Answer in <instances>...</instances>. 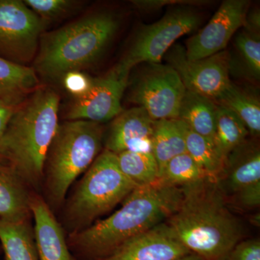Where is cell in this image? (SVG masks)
<instances>
[{
    "label": "cell",
    "instance_id": "cell-20",
    "mask_svg": "<svg viewBox=\"0 0 260 260\" xmlns=\"http://www.w3.org/2000/svg\"><path fill=\"white\" fill-rule=\"evenodd\" d=\"M186 152L184 123L179 119L156 121L152 138V153L158 164L159 177L171 159Z\"/></svg>",
    "mask_w": 260,
    "mask_h": 260
},
{
    "label": "cell",
    "instance_id": "cell-16",
    "mask_svg": "<svg viewBox=\"0 0 260 260\" xmlns=\"http://www.w3.org/2000/svg\"><path fill=\"white\" fill-rule=\"evenodd\" d=\"M217 182L224 193L230 191L233 194L246 186L260 182L258 145L246 140L229 154Z\"/></svg>",
    "mask_w": 260,
    "mask_h": 260
},
{
    "label": "cell",
    "instance_id": "cell-26",
    "mask_svg": "<svg viewBox=\"0 0 260 260\" xmlns=\"http://www.w3.org/2000/svg\"><path fill=\"white\" fill-rule=\"evenodd\" d=\"M208 178L194 159L184 153L171 159L160 173L159 180L169 185H190Z\"/></svg>",
    "mask_w": 260,
    "mask_h": 260
},
{
    "label": "cell",
    "instance_id": "cell-29",
    "mask_svg": "<svg viewBox=\"0 0 260 260\" xmlns=\"http://www.w3.org/2000/svg\"><path fill=\"white\" fill-rule=\"evenodd\" d=\"M64 88L75 99L83 96L91 85L92 78L80 71H71L63 75Z\"/></svg>",
    "mask_w": 260,
    "mask_h": 260
},
{
    "label": "cell",
    "instance_id": "cell-33",
    "mask_svg": "<svg viewBox=\"0 0 260 260\" xmlns=\"http://www.w3.org/2000/svg\"><path fill=\"white\" fill-rule=\"evenodd\" d=\"M16 107L0 100V141Z\"/></svg>",
    "mask_w": 260,
    "mask_h": 260
},
{
    "label": "cell",
    "instance_id": "cell-5",
    "mask_svg": "<svg viewBox=\"0 0 260 260\" xmlns=\"http://www.w3.org/2000/svg\"><path fill=\"white\" fill-rule=\"evenodd\" d=\"M103 138L99 123L70 120L59 124L48 151L43 180L51 203L64 201L70 186L99 156Z\"/></svg>",
    "mask_w": 260,
    "mask_h": 260
},
{
    "label": "cell",
    "instance_id": "cell-12",
    "mask_svg": "<svg viewBox=\"0 0 260 260\" xmlns=\"http://www.w3.org/2000/svg\"><path fill=\"white\" fill-rule=\"evenodd\" d=\"M249 1L223 2L209 23L186 42V56L198 60L224 51L233 36L245 24Z\"/></svg>",
    "mask_w": 260,
    "mask_h": 260
},
{
    "label": "cell",
    "instance_id": "cell-27",
    "mask_svg": "<svg viewBox=\"0 0 260 260\" xmlns=\"http://www.w3.org/2000/svg\"><path fill=\"white\" fill-rule=\"evenodd\" d=\"M236 46L251 75L259 79L260 75L259 34L244 30L236 37Z\"/></svg>",
    "mask_w": 260,
    "mask_h": 260
},
{
    "label": "cell",
    "instance_id": "cell-21",
    "mask_svg": "<svg viewBox=\"0 0 260 260\" xmlns=\"http://www.w3.org/2000/svg\"><path fill=\"white\" fill-rule=\"evenodd\" d=\"M0 242L6 260H39L34 230L28 220L0 219Z\"/></svg>",
    "mask_w": 260,
    "mask_h": 260
},
{
    "label": "cell",
    "instance_id": "cell-32",
    "mask_svg": "<svg viewBox=\"0 0 260 260\" xmlns=\"http://www.w3.org/2000/svg\"><path fill=\"white\" fill-rule=\"evenodd\" d=\"M133 4L140 10H155L160 9L162 7L168 5H200L205 4V2L201 1H172V0H140V1H133Z\"/></svg>",
    "mask_w": 260,
    "mask_h": 260
},
{
    "label": "cell",
    "instance_id": "cell-7",
    "mask_svg": "<svg viewBox=\"0 0 260 260\" xmlns=\"http://www.w3.org/2000/svg\"><path fill=\"white\" fill-rule=\"evenodd\" d=\"M130 90V99L155 121L178 119L186 88L177 72L169 64L147 63Z\"/></svg>",
    "mask_w": 260,
    "mask_h": 260
},
{
    "label": "cell",
    "instance_id": "cell-35",
    "mask_svg": "<svg viewBox=\"0 0 260 260\" xmlns=\"http://www.w3.org/2000/svg\"><path fill=\"white\" fill-rule=\"evenodd\" d=\"M177 260H205L203 258H202L201 256L197 255L195 254H190L189 255L184 256V257L180 258V259Z\"/></svg>",
    "mask_w": 260,
    "mask_h": 260
},
{
    "label": "cell",
    "instance_id": "cell-14",
    "mask_svg": "<svg viewBox=\"0 0 260 260\" xmlns=\"http://www.w3.org/2000/svg\"><path fill=\"white\" fill-rule=\"evenodd\" d=\"M155 122L142 107L121 112L112 121L106 140V150L116 155L124 151L152 153Z\"/></svg>",
    "mask_w": 260,
    "mask_h": 260
},
{
    "label": "cell",
    "instance_id": "cell-30",
    "mask_svg": "<svg viewBox=\"0 0 260 260\" xmlns=\"http://www.w3.org/2000/svg\"><path fill=\"white\" fill-rule=\"evenodd\" d=\"M224 260H260L259 239H248L238 242Z\"/></svg>",
    "mask_w": 260,
    "mask_h": 260
},
{
    "label": "cell",
    "instance_id": "cell-28",
    "mask_svg": "<svg viewBox=\"0 0 260 260\" xmlns=\"http://www.w3.org/2000/svg\"><path fill=\"white\" fill-rule=\"evenodd\" d=\"M24 3L42 20H54L68 14L78 3L70 0H25Z\"/></svg>",
    "mask_w": 260,
    "mask_h": 260
},
{
    "label": "cell",
    "instance_id": "cell-13",
    "mask_svg": "<svg viewBox=\"0 0 260 260\" xmlns=\"http://www.w3.org/2000/svg\"><path fill=\"white\" fill-rule=\"evenodd\" d=\"M192 254L164 222L128 239L99 260H177Z\"/></svg>",
    "mask_w": 260,
    "mask_h": 260
},
{
    "label": "cell",
    "instance_id": "cell-34",
    "mask_svg": "<svg viewBox=\"0 0 260 260\" xmlns=\"http://www.w3.org/2000/svg\"><path fill=\"white\" fill-rule=\"evenodd\" d=\"M245 30L253 34H259L260 15L259 10L255 9L246 15L245 24L244 25Z\"/></svg>",
    "mask_w": 260,
    "mask_h": 260
},
{
    "label": "cell",
    "instance_id": "cell-10",
    "mask_svg": "<svg viewBox=\"0 0 260 260\" xmlns=\"http://www.w3.org/2000/svg\"><path fill=\"white\" fill-rule=\"evenodd\" d=\"M166 59L168 64L180 77L186 90L213 101L231 83V59L227 51L204 59L189 60L186 58L184 47L178 44L167 51Z\"/></svg>",
    "mask_w": 260,
    "mask_h": 260
},
{
    "label": "cell",
    "instance_id": "cell-24",
    "mask_svg": "<svg viewBox=\"0 0 260 260\" xmlns=\"http://www.w3.org/2000/svg\"><path fill=\"white\" fill-rule=\"evenodd\" d=\"M217 105V104H216ZM249 132L237 114L217 105L215 144L224 159L246 140Z\"/></svg>",
    "mask_w": 260,
    "mask_h": 260
},
{
    "label": "cell",
    "instance_id": "cell-19",
    "mask_svg": "<svg viewBox=\"0 0 260 260\" xmlns=\"http://www.w3.org/2000/svg\"><path fill=\"white\" fill-rule=\"evenodd\" d=\"M217 105L210 98L186 90L181 99L178 119L194 133L215 143Z\"/></svg>",
    "mask_w": 260,
    "mask_h": 260
},
{
    "label": "cell",
    "instance_id": "cell-25",
    "mask_svg": "<svg viewBox=\"0 0 260 260\" xmlns=\"http://www.w3.org/2000/svg\"><path fill=\"white\" fill-rule=\"evenodd\" d=\"M119 168L138 186L150 185L159 180V169L152 153L124 151L117 154Z\"/></svg>",
    "mask_w": 260,
    "mask_h": 260
},
{
    "label": "cell",
    "instance_id": "cell-9",
    "mask_svg": "<svg viewBox=\"0 0 260 260\" xmlns=\"http://www.w3.org/2000/svg\"><path fill=\"white\" fill-rule=\"evenodd\" d=\"M43 28L42 19L23 1L0 0V56L18 64L30 61Z\"/></svg>",
    "mask_w": 260,
    "mask_h": 260
},
{
    "label": "cell",
    "instance_id": "cell-6",
    "mask_svg": "<svg viewBox=\"0 0 260 260\" xmlns=\"http://www.w3.org/2000/svg\"><path fill=\"white\" fill-rule=\"evenodd\" d=\"M137 187L121 172L116 154L104 149L67 203L64 220L70 234L90 226Z\"/></svg>",
    "mask_w": 260,
    "mask_h": 260
},
{
    "label": "cell",
    "instance_id": "cell-3",
    "mask_svg": "<svg viewBox=\"0 0 260 260\" xmlns=\"http://www.w3.org/2000/svg\"><path fill=\"white\" fill-rule=\"evenodd\" d=\"M15 108L0 141V161L13 168L29 188L44 180L49 149L57 131L59 97L39 88Z\"/></svg>",
    "mask_w": 260,
    "mask_h": 260
},
{
    "label": "cell",
    "instance_id": "cell-17",
    "mask_svg": "<svg viewBox=\"0 0 260 260\" xmlns=\"http://www.w3.org/2000/svg\"><path fill=\"white\" fill-rule=\"evenodd\" d=\"M31 194L14 169L0 161V219L9 221L29 220L31 217Z\"/></svg>",
    "mask_w": 260,
    "mask_h": 260
},
{
    "label": "cell",
    "instance_id": "cell-2",
    "mask_svg": "<svg viewBox=\"0 0 260 260\" xmlns=\"http://www.w3.org/2000/svg\"><path fill=\"white\" fill-rule=\"evenodd\" d=\"M177 211L167 220L178 239L205 260H224L242 238V229L217 181L205 178L182 186Z\"/></svg>",
    "mask_w": 260,
    "mask_h": 260
},
{
    "label": "cell",
    "instance_id": "cell-11",
    "mask_svg": "<svg viewBox=\"0 0 260 260\" xmlns=\"http://www.w3.org/2000/svg\"><path fill=\"white\" fill-rule=\"evenodd\" d=\"M129 72L118 64L104 76L92 78L88 91L75 99L68 119L101 124L116 117L123 112L121 99L129 84Z\"/></svg>",
    "mask_w": 260,
    "mask_h": 260
},
{
    "label": "cell",
    "instance_id": "cell-36",
    "mask_svg": "<svg viewBox=\"0 0 260 260\" xmlns=\"http://www.w3.org/2000/svg\"><path fill=\"white\" fill-rule=\"evenodd\" d=\"M251 223L255 224L256 225L259 223V213L256 214L254 216L251 218Z\"/></svg>",
    "mask_w": 260,
    "mask_h": 260
},
{
    "label": "cell",
    "instance_id": "cell-22",
    "mask_svg": "<svg viewBox=\"0 0 260 260\" xmlns=\"http://www.w3.org/2000/svg\"><path fill=\"white\" fill-rule=\"evenodd\" d=\"M213 102L237 114L249 133L259 137L260 103L257 98L231 82Z\"/></svg>",
    "mask_w": 260,
    "mask_h": 260
},
{
    "label": "cell",
    "instance_id": "cell-4",
    "mask_svg": "<svg viewBox=\"0 0 260 260\" xmlns=\"http://www.w3.org/2000/svg\"><path fill=\"white\" fill-rule=\"evenodd\" d=\"M119 27L117 15L99 12L80 18L41 39L36 70L47 78H62L97 60Z\"/></svg>",
    "mask_w": 260,
    "mask_h": 260
},
{
    "label": "cell",
    "instance_id": "cell-18",
    "mask_svg": "<svg viewBox=\"0 0 260 260\" xmlns=\"http://www.w3.org/2000/svg\"><path fill=\"white\" fill-rule=\"evenodd\" d=\"M37 71L0 56V100L18 107L39 88Z\"/></svg>",
    "mask_w": 260,
    "mask_h": 260
},
{
    "label": "cell",
    "instance_id": "cell-15",
    "mask_svg": "<svg viewBox=\"0 0 260 260\" xmlns=\"http://www.w3.org/2000/svg\"><path fill=\"white\" fill-rule=\"evenodd\" d=\"M30 210L35 223L34 239L39 260H77L47 202L39 195L31 194Z\"/></svg>",
    "mask_w": 260,
    "mask_h": 260
},
{
    "label": "cell",
    "instance_id": "cell-23",
    "mask_svg": "<svg viewBox=\"0 0 260 260\" xmlns=\"http://www.w3.org/2000/svg\"><path fill=\"white\" fill-rule=\"evenodd\" d=\"M185 143L186 153L194 159L206 177L218 181L223 172L225 159L213 140L194 133L185 124Z\"/></svg>",
    "mask_w": 260,
    "mask_h": 260
},
{
    "label": "cell",
    "instance_id": "cell-1",
    "mask_svg": "<svg viewBox=\"0 0 260 260\" xmlns=\"http://www.w3.org/2000/svg\"><path fill=\"white\" fill-rule=\"evenodd\" d=\"M182 196V187L160 180L138 186L115 213L70 234L68 244L84 259H102L128 239L165 222L177 211Z\"/></svg>",
    "mask_w": 260,
    "mask_h": 260
},
{
    "label": "cell",
    "instance_id": "cell-31",
    "mask_svg": "<svg viewBox=\"0 0 260 260\" xmlns=\"http://www.w3.org/2000/svg\"><path fill=\"white\" fill-rule=\"evenodd\" d=\"M238 204L244 208L254 209L260 205V182L246 186L233 194Z\"/></svg>",
    "mask_w": 260,
    "mask_h": 260
},
{
    "label": "cell",
    "instance_id": "cell-8",
    "mask_svg": "<svg viewBox=\"0 0 260 260\" xmlns=\"http://www.w3.org/2000/svg\"><path fill=\"white\" fill-rule=\"evenodd\" d=\"M200 23L199 14L193 10H173L156 23L142 29L119 64L130 71L141 63H160L173 44L179 37L195 30Z\"/></svg>",
    "mask_w": 260,
    "mask_h": 260
}]
</instances>
